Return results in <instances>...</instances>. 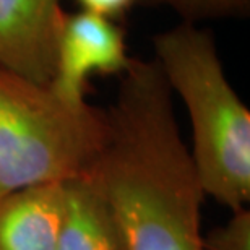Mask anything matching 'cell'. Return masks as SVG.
<instances>
[{"mask_svg":"<svg viewBox=\"0 0 250 250\" xmlns=\"http://www.w3.org/2000/svg\"><path fill=\"white\" fill-rule=\"evenodd\" d=\"M107 140L93 172L125 250H203L205 192L156 61L132 59L106 111Z\"/></svg>","mask_w":250,"mask_h":250,"instance_id":"cell-1","label":"cell"},{"mask_svg":"<svg viewBox=\"0 0 250 250\" xmlns=\"http://www.w3.org/2000/svg\"><path fill=\"white\" fill-rule=\"evenodd\" d=\"M154 61L192 125V156L207 197L231 211L250 202V112L224 73L208 29L182 21L153 38Z\"/></svg>","mask_w":250,"mask_h":250,"instance_id":"cell-2","label":"cell"},{"mask_svg":"<svg viewBox=\"0 0 250 250\" xmlns=\"http://www.w3.org/2000/svg\"><path fill=\"white\" fill-rule=\"evenodd\" d=\"M106 111L0 67V198L89 172L107 140Z\"/></svg>","mask_w":250,"mask_h":250,"instance_id":"cell-3","label":"cell"},{"mask_svg":"<svg viewBox=\"0 0 250 250\" xmlns=\"http://www.w3.org/2000/svg\"><path fill=\"white\" fill-rule=\"evenodd\" d=\"M132 59L121 23L84 10L65 13L49 88L70 104L88 103L89 78L94 73L122 75Z\"/></svg>","mask_w":250,"mask_h":250,"instance_id":"cell-4","label":"cell"},{"mask_svg":"<svg viewBox=\"0 0 250 250\" xmlns=\"http://www.w3.org/2000/svg\"><path fill=\"white\" fill-rule=\"evenodd\" d=\"M63 17L61 0H0V67L51 83Z\"/></svg>","mask_w":250,"mask_h":250,"instance_id":"cell-5","label":"cell"},{"mask_svg":"<svg viewBox=\"0 0 250 250\" xmlns=\"http://www.w3.org/2000/svg\"><path fill=\"white\" fill-rule=\"evenodd\" d=\"M63 182L15 190L0 198V250H57Z\"/></svg>","mask_w":250,"mask_h":250,"instance_id":"cell-6","label":"cell"},{"mask_svg":"<svg viewBox=\"0 0 250 250\" xmlns=\"http://www.w3.org/2000/svg\"><path fill=\"white\" fill-rule=\"evenodd\" d=\"M57 250H125L116 213L93 169L63 182Z\"/></svg>","mask_w":250,"mask_h":250,"instance_id":"cell-7","label":"cell"},{"mask_svg":"<svg viewBox=\"0 0 250 250\" xmlns=\"http://www.w3.org/2000/svg\"><path fill=\"white\" fill-rule=\"evenodd\" d=\"M143 3L167 5L187 23L205 18L244 17L250 10V0H143Z\"/></svg>","mask_w":250,"mask_h":250,"instance_id":"cell-8","label":"cell"},{"mask_svg":"<svg viewBox=\"0 0 250 250\" xmlns=\"http://www.w3.org/2000/svg\"><path fill=\"white\" fill-rule=\"evenodd\" d=\"M203 250H250V211L241 208L223 226L203 236Z\"/></svg>","mask_w":250,"mask_h":250,"instance_id":"cell-9","label":"cell"},{"mask_svg":"<svg viewBox=\"0 0 250 250\" xmlns=\"http://www.w3.org/2000/svg\"><path fill=\"white\" fill-rule=\"evenodd\" d=\"M140 2L143 0H77V3L84 12L94 13L98 17L112 20L117 23H121L133 5Z\"/></svg>","mask_w":250,"mask_h":250,"instance_id":"cell-10","label":"cell"}]
</instances>
